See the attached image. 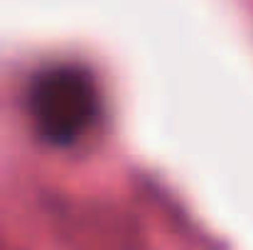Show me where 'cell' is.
<instances>
[{
  "label": "cell",
  "instance_id": "cell-1",
  "mask_svg": "<svg viewBox=\"0 0 253 250\" xmlns=\"http://www.w3.org/2000/svg\"><path fill=\"white\" fill-rule=\"evenodd\" d=\"M27 106L35 128L49 143L67 145L93 123L98 96L86 71L77 67H54L32 83Z\"/></svg>",
  "mask_w": 253,
  "mask_h": 250
}]
</instances>
